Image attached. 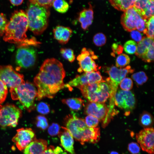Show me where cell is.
<instances>
[{
	"mask_svg": "<svg viewBox=\"0 0 154 154\" xmlns=\"http://www.w3.org/2000/svg\"><path fill=\"white\" fill-rule=\"evenodd\" d=\"M88 8H84L79 13L78 20L81 24L82 28L87 29L91 25L93 19V11L91 4H89Z\"/></svg>",
	"mask_w": 154,
	"mask_h": 154,
	"instance_id": "cell-21",
	"label": "cell"
},
{
	"mask_svg": "<svg viewBox=\"0 0 154 154\" xmlns=\"http://www.w3.org/2000/svg\"><path fill=\"white\" fill-rule=\"evenodd\" d=\"M65 119L66 128L76 140L80 142L83 132L88 127L84 120L74 115L68 116Z\"/></svg>",
	"mask_w": 154,
	"mask_h": 154,
	"instance_id": "cell-13",
	"label": "cell"
},
{
	"mask_svg": "<svg viewBox=\"0 0 154 154\" xmlns=\"http://www.w3.org/2000/svg\"><path fill=\"white\" fill-rule=\"evenodd\" d=\"M18 47L15 57L17 65L21 67L25 68L33 66L37 58L35 50L29 45L21 46Z\"/></svg>",
	"mask_w": 154,
	"mask_h": 154,
	"instance_id": "cell-9",
	"label": "cell"
},
{
	"mask_svg": "<svg viewBox=\"0 0 154 154\" xmlns=\"http://www.w3.org/2000/svg\"><path fill=\"white\" fill-rule=\"evenodd\" d=\"M47 145L46 140L35 138L25 149L24 154H42Z\"/></svg>",
	"mask_w": 154,
	"mask_h": 154,
	"instance_id": "cell-18",
	"label": "cell"
},
{
	"mask_svg": "<svg viewBox=\"0 0 154 154\" xmlns=\"http://www.w3.org/2000/svg\"><path fill=\"white\" fill-rule=\"evenodd\" d=\"M139 122L140 125L144 128L151 127L153 124V118L150 114L144 111L140 116Z\"/></svg>",
	"mask_w": 154,
	"mask_h": 154,
	"instance_id": "cell-26",
	"label": "cell"
},
{
	"mask_svg": "<svg viewBox=\"0 0 154 154\" xmlns=\"http://www.w3.org/2000/svg\"><path fill=\"white\" fill-rule=\"evenodd\" d=\"M136 138L140 148L149 154L154 153V130L153 127L144 128L136 134Z\"/></svg>",
	"mask_w": 154,
	"mask_h": 154,
	"instance_id": "cell-12",
	"label": "cell"
},
{
	"mask_svg": "<svg viewBox=\"0 0 154 154\" xmlns=\"http://www.w3.org/2000/svg\"><path fill=\"white\" fill-rule=\"evenodd\" d=\"M17 131L12 141L15 143L18 149L22 151L35 138V134L30 128H22L17 130Z\"/></svg>",
	"mask_w": 154,
	"mask_h": 154,
	"instance_id": "cell-15",
	"label": "cell"
},
{
	"mask_svg": "<svg viewBox=\"0 0 154 154\" xmlns=\"http://www.w3.org/2000/svg\"><path fill=\"white\" fill-rule=\"evenodd\" d=\"M100 131L99 127H87L83 132L80 142L83 145L85 142L92 143H97L100 138Z\"/></svg>",
	"mask_w": 154,
	"mask_h": 154,
	"instance_id": "cell-20",
	"label": "cell"
},
{
	"mask_svg": "<svg viewBox=\"0 0 154 154\" xmlns=\"http://www.w3.org/2000/svg\"><path fill=\"white\" fill-rule=\"evenodd\" d=\"M154 44L153 39L144 37L138 43L135 55L141 58L147 52L150 46Z\"/></svg>",
	"mask_w": 154,
	"mask_h": 154,
	"instance_id": "cell-23",
	"label": "cell"
},
{
	"mask_svg": "<svg viewBox=\"0 0 154 154\" xmlns=\"http://www.w3.org/2000/svg\"><path fill=\"white\" fill-rule=\"evenodd\" d=\"M140 149L139 144L136 143L131 142L128 145V149L132 154H138L140 152Z\"/></svg>",
	"mask_w": 154,
	"mask_h": 154,
	"instance_id": "cell-42",
	"label": "cell"
},
{
	"mask_svg": "<svg viewBox=\"0 0 154 154\" xmlns=\"http://www.w3.org/2000/svg\"><path fill=\"white\" fill-rule=\"evenodd\" d=\"M154 0H139L134 5L141 10L148 19L154 15Z\"/></svg>",
	"mask_w": 154,
	"mask_h": 154,
	"instance_id": "cell-22",
	"label": "cell"
},
{
	"mask_svg": "<svg viewBox=\"0 0 154 154\" xmlns=\"http://www.w3.org/2000/svg\"><path fill=\"white\" fill-rule=\"evenodd\" d=\"M120 87L121 90L129 91L133 86V82L131 78H126L123 79L120 83Z\"/></svg>",
	"mask_w": 154,
	"mask_h": 154,
	"instance_id": "cell-34",
	"label": "cell"
},
{
	"mask_svg": "<svg viewBox=\"0 0 154 154\" xmlns=\"http://www.w3.org/2000/svg\"><path fill=\"white\" fill-rule=\"evenodd\" d=\"M147 20L144 18L138 20L136 23V29L140 32H143L146 28Z\"/></svg>",
	"mask_w": 154,
	"mask_h": 154,
	"instance_id": "cell-43",
	"label": "cell"
},
{
	"mask_svg": "<svg viewBox=\"0 0 154 154\" xmlns=\"http://www.w3.org/2000/svg\"><path fill=\"white\" fill-rule=\"evenodd\" d=\"M22 115L21 110L13 104L0 105V126L15 127Z\"/></svg>",
	"mask_w": 154,
	"mask_h": 154,
	"instance_id": "cell-6",
	"label": "cell"
},
{
	"mask_svg": "<svg viewBox=\"0 0 154 154\" xmlns=\"http://www.w3.org/2000/svg\"><path fill=\"white\" fill-rule=\"evenodd\" d=\"M97 59V56L92 50L83 48L77 58L79 66L78 72L82 73L98 71L100 67L94 60Z\"/></svg>",
	"mask_w": 154,
	"mask_h": 154,
	"instance_id": "cell-7",
	"label": "cell"
},
{
	"mask_svg": "<svg viewBox=\"0 0 154 154\" xmlns=\"http://www.w3.org/2000/svg\"><path fill=\"white\" fill-rule=\"evenodd\" d=\"M0 80L10 88L25 82L23 75L16 72L10 65L0 66Z\"/></svg>",
	"mask_w": 154,
	"mask_h": 154,
	"instance_id": "cell-8",
	"label": "cell"
},
{
	"mask_svg": "<svg viewBox=\"0 0 154 154\" xmlns=\"http://www.w3.org/2000/svg\"><path fill=\"white\" fill-rule=\"evenodd\" d=\"M108 108L104 103L91 102L86 106L84 109L85 114L94 116L103 122L107 115Z\"/></svg>",
	"mask_w": 154,
	"mask_h": 154,
	"instance_id": "cell-16",
	"label": "cell"
},
{
	"mask_svg": "<svg viewBox=\"0 0 154 154\" xmlns=\"http://www.w3.org/2000/svg\"><path fill=\"white\" fill-rule=\"evenodd\" d=\"M84 120L87 126L89 127H96L99 123V120L98 118L89 115L86 117Z\"/></svg>",
	"mask_w": 154,
	"mask_h": 154,
	"instance_id": "cell-35",
	"label": "cell"
},
{
	"mask_svg": "<svg viewBox=\"0 0 154 154\" xmlns=\"http://www.w3.org/2000/svg\"><path fill=\"white\" fill-rule=\"evenodd\" d=\"M111 5L115 9L125 11L134 6L136 0H109Z\"/></svg>",
	"mask_w": 154,
	"mask_h": 154,
	"instance_id": "cell-24",
	"label": "cell"
},
{
	"mask_svg": "<svg viewBox=\"0 0 154 154\" xmlns=\"http://www.w3.org/2000/svg\"><path fill=\"white\" fill-rule=\"evenodd\" d=\"M37 111L43 114H48L50 111L49 105L46 103L41 102L39 103L37 107Z\"/></svg>",
	"mask_w": 154,
	"mask_h": 154,
	"instance_id": "cell-40",
	"label": "cell"
},
{
	"mask_svg": "<svg viewBox=\"0 0 154 154\" xmlns=\"http://www.w3.org/2000/svg\"><path fill=\"white\" fill-rule=\"evenodd\" d=\"M10 92L12 99L19 100L28 112L34 109L35 100L37 96V90L32 83L27 81L17 86L10 88Z\"/></svg>",
	"mask_w": 154,
	"mask_h": 154,
	"instance_id": "cell-4",
	"label": "cell"
},
{
	"mask_svg": "<svg viewBox=\"0 0 154 154\" xmlns=\"http://www.w3.org/2000/svg\"><path fill=\"white\" fill-rule=\"evenodd\" d=\"M60 129V127L58 124L53 123L49 127L48 132L50 135L55 136L59 133Z\"/></svg>",
	"mask_w": 154,
	"mask_h": 154,
	"instance_id": "cell-44",
	"label": "cell"
},
{
	"mask_svg": "<svg viewBox=\"0 0 154 154\" xmlns=\"http://www.w3.org/2000/svg\"><path fill=\"white\" fill-rule=\"evenodd\" d=\"M7 93V86L0 80V104L5 100Z\"/></svg>",
	"mask_w": 154,
	"mask_h": 154,
	"instance_id": "cell-38",
	"label": "cell"
},
{
	"mask_svg": "<svg viewBox=\"0 0 154 154\" xmlns=\"http://www.w3.org/2000/svg\"><path fill=\"white\" fill-rule=\"evenodd\" d=\"M62 102L67 105L71 110L78 111L84 106V101L80 98H73L63 99Z\"/></svg>",
	"mask_w": 154,
	"mask_h": 154,
	"instance_id": "cell-25",
	"label": "cell"
},
{
	"mask_svg": "<svg viewBox=\"0 0 154 154\" xmlns=\"http://www.w3.org/2000/svg\"><path fill=\"white\" fill-rule=\"evenodd\" d=\"M106 38L105 35L102 33H99L94 37L93 41L94 44L98 46H101L105 44Z\"/></svg>",
	"mask_w": 154,
	"mask_h": 154,
	"instance_id": "cell-33",
	"label": "cell"
},
{
	"mask_svg": "<svg viewBox=\"0 0 154 154\" xmlns=\"http://www.w3.org/2000/svg\"><path fill=\"white\" fill-rule=\"evenodd\" d=\"M52 6L56 11L61 13L66 12L69 8L68 3L65 0H55Z\"/></svg>",
	"mask_w": 154,
	"mask_h": 154,
	"instance_id": "cell-27",
	"label": "cell"
},
{
	"mask_svg": "<svg viewBox=\"0 0 154 154\" xmlns=\"http://www.w3.org/2000/svg\"><path fill=\"white\" fill-rule=\"evenodd\" d=\"M114 103L117 106L124 110L126 115L129 114L135 106L134 95L131 91L119 90L114 96Z\"/></svg>",
	"mask_w": 154,
	"mask_h": 154,
	"instance_id": "cell-10",
	"label": "cell"
},
{
	"mask_svg": "<svg viewBox=\"0 0 154 154\" xmlns=\"http://www.w3.org/2000/svg\"></svg>",
	"mask_w": 154,
	"mask_h": 154,
	"instance_id": "cell-52",
	"label": "cell"
},
{
	"mask_svg": "<svg viewBox=\"0 0 154 154\" xmlns=\"http://www.w3.org/2000/svg\"><path fill=\"white\" fill-rule=\"evenodd\" d=\"M72 30L69 27L58 25L53 30L54 37L55 39L62 44L69 41L72 33Z\"/></svg>",
	"mask_w": 154,
	"mask_h": 154,
	"instance_id": "cell-19",
	"label": "cell"
},
{
	"mask_svg": "<svg viewBox=\"0 0 154 154\" xmlns=\"http://www.w3.org/2000/svg\"><path fill=\"white\" fill-rule=\"evenodd\" d=\"M28 28L27 14L23 10H17L12 13L5 27L3 40L12 43H24L27 40L26 33Z\"/></svg>",
	"mask_w": 154,
	"mask_h": 154,
	"instance_id": "cell-2",
	"label": "cell"
},
{
	"mask_svg": "<svg viewBox=\"0 0 154 154\" xmlns=\"http://www.w3.org/2000/svg\"><path fill=\"white\" fill-rule=\"evenodd\" d=\"M28 28L34 34H42L47 28L50 15V8L30 3L26 10Z\"/></svg>",
	"mask_w": 154,
	"mask_h": 154,
	"instance_id": "cell-3",
	"label": "cell"
},
{
	"mask_svg": "<svg viewBox=\"0 0 154 154\" xmlns=\"http://www.w3.org/2000/svg\"><path fill=\"white\" fill-rule=\"evenodd\" d=\"M129 57L127 55L121 54L117 57L116 60V66L120 68L128 64L130 62Z\"/></svg>",
	"mask_w": 154,
	"mask_h": 154,
	"instance_id": "cell-30",
	"label": "cell"
},
{
	"mask_svg": "<svg viewBox=\"0 0 154 154\" xmlns=\"http://www.w3.org/2000/svg\"><path fill=\"white\" fill-rule=\"evenodd\" d=\"M65 76V71L60 61L54 58L45 60L34 79L37 89V99L53 98L64 87L63 80Z\"/></svg>",
	"mask_w": 154,
	"mask_h": 154,
	"instance_id": "cell-1",
	"label": "cell"
},
{
	"mask_svg": "<svg viewBox=\"0 0 154 154\" xmlns=\"http://www.w3.org/2000/svg\"><path fill=\"white\" fill-rule=\"evenodd\" d=\"M60 53L63 58L70 62H73L75 56L73 50L70 48H62L60 49Z\"/></svg>",
	"mask_w": 154,
	"mask_h": 154,
	"instance_id": "cell-31",
	"label": "cell"
},
{
	"mask_svg": "<svg viewBox=\"0 0 154 154\" xmlns=\"http://www.w3.org/2000/svg\"><path fill=\"white\" fill-rule=\"evenodd\" d=\"M137 44L134 41L129 40L127 41L124 44L123 48L125 51L129 54H133L136 52Z\"/></svg>",
	"mask_w": 154,
	"mask_h": 154,
	"instance_id": "cell-32",
	"label": "cell"
},
{
	"mask_svg": "<svg viewBox=\"0 0 154 154\" xmlns=\"http://www.w3.org/2000/svg\"><path fill=\"white\" fill-rule=\"evenodd\" d=\"M139 0H136V2H137V1H139Z\"/></svg>",
	"mask_w": 154,
	"mask_h": 154,
	"instance_id": "cell-51",
	"label": "cell"
},
{
	"mask_svg": "<svg viewBox=\"0 0 154 154\" xmlns=\"http://www.w3.org/2000/svg\"><path fill=\"white\" fill-rule=\"evenodd\" d=\"M37 126L42 129H46L48 126L47 120L42 116L39 115L36 117Z\"/></svg>",
	"mask_w": 154,
	"mask_h": 154,
	"instance_id": "cell-37",
	"label": "cell"
},
{
	"mask_svg": "<svg viewBox=\"0 0 154 154\" xmlns=\"http://www.w3.org/2000/svg\"><path fill=\"white\" fill-rule=\"evenodd\" d=\"M106 70L109 76V77L106 78L107 80L111 87L117 89L121 82L126 75L129 73H133L134 71L129 65L120 69L112 66L107 68Z\"/></svg>",
	"mask_w": 154,
	"mask_h": 154,
	"instance_id": "cell-14",
	"label": "cell"
},
{
	"mask_svg": "<svg viewBox=\"0 0 154 154\" xmlns=\"http://www.w3.org/2000/svg\"><path fill=\"white\" fill-rule=\"evenodd\" d=\"M8 22L5 16L3 13H0V37L4 35Z\"/></svg>",
	"mask_w": 154,
	"mask_h": 154,
	"instance_id": "cell-41",
	"label": "cell"
},
{
	"mask_svg": "<svg viewBox=\"0 0 154 154\" xmlns=\"http://www.w3.org/2000/svg\"><path fill=\"white\" fill-rule=\"evenodd\" d=\"M11 3L14 6H18L21 4L23 0H9Z\"/></svg>",
	"mask_w": 154,
	"mask_h": 154,
	"instance_id": "cell-48",
	"label": "cell"
},
{
	"mask_svg": "<svg viewBox=\"0 0 154 154\" xmlns=\"http://www.w3.org/2000/svg\"><path fill=\"white\" fill-rule=\"evenodd\" d=\"M59 133L61 145L63 147L71 154H76L74 151V141L72 135L65 127H62Z\"/></svg>",
	"mask_w": 154,
	"mask_h": 154,
	"instance_id": "cell-17",
	"label": "cell"
},
{
	"mask_svg": "<svg viewBox=\"0 0 154 154\" xmlns=\"http://www.w3.org/2000/svg\"><path fill=\"white\" fill-rule=\"evenodd\" d=\"M130 35L132 39L138 43L144 37L140 32L135 30L131 31Z\"/></svg>",
	"mask_w": 154,
	"mask_h": 154,
	"instance_id": "cell-45",
	"label": "cell"
},
{
	"mask_svg": "<svg viewBox=\"0 0 154 154\" xmlns=\"http://www.w3.org/2000/svg\"><path fill=\"white\" fill-rule=\"evenodd\" d=\"M112 49L113 52L112 53V56H114L116 54H121L123 50V48L120 45L116 43H114L112 46Z\"/></svg>",
	"mask_w": 154,
	"mask_h": 154,
	"instance_id": "cell-46",
	"label": "cell"
},
{
	"mask_svg": "<svg viewBox=\"0 0 154 154\" xmlns=\"http://www.w3.org/2000/svg\"><path fill=\"white\" fill-rule=\"evenodd\" d=\"M131 77L138 86L143 84L148 79L146 74L143 71L135 73L131 75Z\"/></svg>",
	"mask_w": 154,
	"mask_h": 154,
	"instance_id": "cell-29",
	"label": "cell"
},
{
	"mask_svg": "<svg viewBox=\"0 0 154 154\" xmlns=\"http://www.w3.org/2000/svg\"><path fill=\"white\" fill-rule=\"evenodd\" d=\"M110 154H119L117 152L115 151H112L111 152Z\"/></svg>",
	"mask_w": 154,
	"mask_h": 154,
	"instance_id": "cell-50",
	"label": "cell"
},
{
	"mask_svg": "<svg viewBox=\"0 0 154 154\" xmlns=\"http://www.w3.org/2000/svg\"><path fill=\"white\" fill-rule=\"evenodd\" d=\"M54 147L51 146L47 149L42 154H55L54 152Z\"/></svg>",
	"mask_w": 154,
	"mask_h": 154,
	"instance_id": "cell-47",
	"label": "cell"
},
{
	"mask_svg": "<svg viewBox=\"0 0 154 154\" xmlns=\"http://www.w3.org/2000/svg\"><path fill=\"white\" fill-rule=\"evenodd\" d=\"M55 0H29L31 3L40 6L50 8Z\"/></svg>",
	"mask_w": 154,
	"mask_h": 154,
	"instance_id": "cell-39",
	"label": "cell"
},
{
	"mask_svg": "<svg viewBox=\"0 0 154 154\" xmlns=\"http://www.w3.org/2000/svg\"><path fill=\"white\" fill-rule=\"evenodd\" d=\"M77 88L83 96L90 102L104 103L110 96V87L106 81L88 84Z\"/></svg>",
	"mask_w": 154,
	"mask_h": 154,
	"instance_id": "cell-5",
	"label": "cell"
},
{
	"mask_svg": "<svg viewBox=\"0 0 154 154\" xmlns=\"http://www.w3.org/2000/svg\"><path fill=\"white\" fill-rule=\"evenodd\" d=\"M142 60L145 62H150L154 60V44L149 48L146 53L141 58Z\"/></svg>",
	"mask_w": 154,
	"mask_h": 154,
	"instance_id": "cell-36",
	"label": "cell"
},
{
	"mask_svg": "<svg viewBox=\"0 0 154 154\" xmlns=\"http://www.w3.org/2000/svg\"><path fill=\"white\" fill-rule=\"evenodd\" d=\"M54 152L55 154H66V153L64 152L62 149L59 147H56L54 149Z\"/></svg>",
	"mask_w": 154,
	"mask_h": 154,
	"instance_id": "cell-49",
	"label": "cell"
},
{
	"mask_svg": "<svg viewBox=\"0 0 154 154\" xmlns=\"http://www.w3.org/2000/svg\"><path fill=\"white\" fill-rule=\"evenodd\" d=\"M147 37L153 39L154 38V15L147 19L146 27L143 32Z\"/></svg>",
	"mask_w": 154,
	"mask_h": 154,
	"instance_id": "cell-28",
	"label": "cell"
},
{
	"mask_svg": "<svg viewBox=\"0 0 154 154\" xmlns=\"http://www.w3.org/2000/svg\"><path fill=\"white\" fill-rule=\"evenodd\" d=\"M143 18L146 19L142 12L134 6L124 11L121 17V23L125 30L131 32L135 30L137 21Z\"/></svg>",
	"mask_w": 154,
	"mask_h": 154,
	"instance_id": "cell-11",
	"label": "cell"
}]
</instances>
